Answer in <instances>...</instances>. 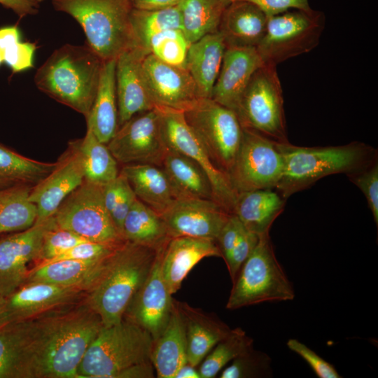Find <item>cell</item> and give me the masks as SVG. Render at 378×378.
Segmentation results:
<instances>
[{"label": "cell", "mask_w": 378, "mask_h": 378, "mask_svg": "<svg viewBox=\"0 0 378 378\" xmlns=\"http://www.w3.org/2000/svg\"><path fill=\"white\" fill-rule=\"evenodd\" d=\"M149 53L140 46L130 48L115 59V87L118 125L155 107L147 87L143 60Z\"/></svg>", "instance_id": "21"}, {"label": "cell", "mask_w": 378, "mask_h": 378, "mask_svg": "<svg viewBox=\"0 0 378 378\" xmlns=\"http://www.w3.org/2000/svg\"><path fill=\"white\" fill-rule=\"evenodd\" d=\"M246 1L255 5L267 18L288 11L290 8L309 10V0H230Z\"/></svg>", "instance_id": "51"}, {"label": "cell", "mask_w": 378, "mask_h": 378, "mask_svg": "<svg viewBox=\"0 0 378 378\" xmlns=\"http://www.w3.org/2000/svg\"><path fill=\"white\" fill-rule=\"evenodd\" d=\"M222 258L216 241L190 237H170L160 253L162 276L173 295L192 267L206 257Z\"/></svg>", "instance_id": "23"}, {"label": "cell", "mask_w": 378, "mask_h": 378, "mask_svg": "<svg viewBox=\"0 0 378 378\" xmlns=\"http://www.w3.org/2000/svg\"><path fill=\"white\" fill-rule=\"evenodd\" d=\"M122 236L127 241L155 248L170 238L161 216L137 198L125 218Z\"/></svg>", "instance_id": "34"}, {"label": "cell", "mask_w": 378, "mask_h": 378, "mask_svg": "<svg viewBox=\"0 0 378 378\" xmlns=\"http://www.w3.org/2000/svg\"><path fill=\"white\" fill-rule=\"evenodd\" d=\"M230 214L214 200L181 197L161 217L170 237H190L216 241Z\"/></svg>", "instance_id": "17"}, {"label": "cell", "mask_w": 378, "mask_h": 378, "mask_svg": "<svg viewBox=\"0 0 378 378\" xmlns=\"http://www.w3.org/2000/svg\"><path fill=\"white\" fill-rule=\"evenodd\" d=\"M0 4L5 8L13 10L20 18L36 14L39 7L38 3L35 0H0Z\"/></svg>", "instance_id": "52"}, {"label": "cell", "mask_w": 378, "mask_h": 378, "mask_svg": "<svg viewBox=\"0 0 378 378\" xmlns=\"http://www.w3.org/2000/svg\"><path fill=\"white\" fill-rule=\"evenodd\" d=\"M226 48L223 34H209L190 44L185 66L202 98H211Z\"/></svg>", "instance_id": "25"}, {"label": "cell", "mask_w": 378, "mask_h": 378, "mask_svg": "<svg viewBox=\"0 0 378 378\" xmlns=\"http://www.w3.org/2000/svg\"><path fill=\"white\" fill-rule=\"evenodd\" d=\"M130 21L134 46L143 48L153 35L169 29L182 30L179 5L152 10L133 8Z\"/></svg>", "instance_id": "37"}, {"label": "cell", "mask_w": 378, "mask_h": 378, "mask_svg": "<svg viewBox=\"0 0 378 378\" xmlns=\"http://www.w3.org/2000/svg\"><path fill=\"white\" fill-rule=\"evenodd\" d=\"M263 64L255 47H226L211 99L236 113L250 80Z\"/></svg>", "instance_id": "22"}, {"label": "cell", "mask_w": 378, "mask_h": 378, "mask_svg": "<svg viewBox=\"0 0 378 378\" xmlns=\"http://www.w3.org/2000/svg\"><path fill=\"white\" fill-rule=\"evenodd\" d=\"M103 62L88 45L65 44L40 66L34 83L41 92L86 118L96 95Z\"/></svg>", "instance_id": "3"}, {"label": "cell", "mask_w": 378, "mask_h": 378, "mask_svg": "<svg viewBox=\"0 0 378 378\" xmlns=\"http://www.w3.org/2000/svg\"><path fill=\"white\" fill-rule=\"evenodd\" d=\"M230 0H182L179 5L182 31L189 43L218 31Z\"/></svg>", "instance_id": "33"}, {"label": "cell", "mask_w": 378, "mask_h": 378, "mask_svg": "<svg viewBox=\"0 0 378 378\" xmlns=\"http://www.w3.org/2000/svg\"><path fill=\"white\" fill-rule=\"evenodd\" d=\"M236 113L243 127L278 143L288 141L283 91L275 66L263 64L254 73Z\"/></svg>", "instance_id": "9"}, {"label": "cell", "mask_w": 378, "mask_h": 378, "mask_svg": "<svg viewBox=\"0 0 378 378\" xmlns=\"http://www.w3.org/2000/svg\"><path fill=\"white\" fill-rule=\"evenodd\" d=\"M106 257L91 260H62L39 263L29 270L25 282L79 287L88 292L101 273Z\"/></svg>", "instance_id": "30"}, {"label": "cell", "mask_w": 378, "mask_h": 378, "mask_svg": "<svg viewBox=\"0 0 378 378\" xmlns=\"http://www.w3.org/2000/svg\"><path fill=\"white\" fill-rule=\"evenodd\" d=\"M36 48L35 43H16L3 50L4 62L13 73L26 71L34 66V57Z\"/></svg>", "instance_id": "49"}, {"label": "cell", "mask_w": 378, "mask_h": 378, "mask_svg": "<svg viewBox=\"0 0 378 378\" xmlns=\"http://www.w3.org/2000/svg\"><path fill=\"white\" fill-rule=\"evenodd\" d=\"M143 70L155 106L185 111L202 98L184 67L168 64L149 52L143 60Z\"/></svg>", "instance_id": "18"}, {"label": "cell", "mask_w": 378, "mask_h": 378, "mask_svg": "<svg viewBox=\"0 0 378 378\" xmlns=\"http://www.w3.org/2000/svg\"><path fill=\"white\" fill-rule=\"evenodd\" d=\"M162 246L159 249L149 275L135 294L123 317L147 331L154 341L167 326L174 304L172 294L167 288L160 270Z\"/></svg>", "instance_id": "19"}, {"label": "cell", "mask_w": 378, "mask_h": 378, "mask_svg": "<svg viewBox=\"0 0 378 378\" xmlns=\"http://www.w3.org/2000/svg\"><path fill=\"white\" fill-rule=\"evenodd\" d=\"M107 146L117 162L124 165L161 166L168 147L162 133L158 107L136 114L119 126Z\"/></svg>", "instance_id": "14"}, {"label": "cell", "mask_w": 378, "mask_h": 378, "mask_svg": "<svg viewBox=\"0 0 378 378\" xmlns=\"http://www.w3.org/2000/svg\"><path fill=\"white\" fill-rule=\"evenodd\" d=\"M102 326L85 298L26 320L20 378H77L78 366Z\"/></svg>", "instance_id": "1"}, {"label": "cell", "mask_w": 378, "mask_h": 378, "mask_svg": "<svg viewBox=\"0 0 378 378\" xmlns=\"http://www.w3.org/2000/svg\"><path fill=\"white\" fill-rule=\"evenodd\" d=\"M120 244L114 245L85 241L76 244L54 258L39 263L62 260H91L102 259L112 253Z\"/></svg>", "instance_id": "46"}, {"label": "cell", "mask_w": 378, "mask_h": 378, "mask_svg": "<svg viewBox=\"0 0 378 378\" xmlns=\"http://www.w3.org/2000/svg\"><path fill=\"white\" fill-rule=\"evenodd\" d=\"M25 321L0 326V378H20Z\"/></svg>", "instance_id": "40"}, {"label": "cell", "mask_w": 378, "mask_h": 378, "mask_svg": "<svg viewBox=\"0 0 378 378\" xmlns=\"http://www.w3.org/2000/svg\"><path fill=\"white\" fill-rule=\"evenodd\" d=\"M267 17L255 5L233 1L225 8L219 26L226 47H255L266 29Z\"/></svg>", "instance_id": "27"}, {"label": "cell", "mask_w": 378, "mask_h": 378, "mask_svg": "<svg viewBox=\"0 0 378 378\" xmlns=\"http://www.w3.org/2000/svg\"><path fill=\"white\" fill-rule=\"evenodd\" d=\"M277 143L253 130L243 127L241 144L227 174L237 193L275 189L284 169L283 157Z\"/></svg>", "instance_id": "12"}, {"label": "cell", "mask_w": 378, "mask_h": 378, "mask_svg": "<svg viewBox=\"0 0 378 378\" xmlns=\"http://www.w3.org/2000/svg\"><path fill=\"white\" fill-rule=\"evenodd\" d=\"M18 184L10 180L0 176V189L6 188L13 185Z\"/></svg>", "instance_id": "56"}, {"label": "cell", "mask_w": 378, "mask_h": 378, "mask_svg": "<svg viewBox=\"0 0 378 378\" xmlns=\"http://www.w3.org/2000/svg\"><path fill=\"white\" fill-rule=\"evenodd\" d=\"M20 41H21V34L18 26L13 25L0 28V49L2 51Z\"/></svg>", "instance_id": "54"}, {"label": "cell", "mask_w": 378, "mask_h": 378, "mask_svg": "<svg viewBox=\"0 0 378 378\" xmlns=\"http://www.w3.org/2000/svg\"><path fill=\"white\" fill-rule=\"evenodd\" d=\"M35 1H37L39 4V3H41V2H42V1H43L45 0H35Z\"/></svg>", "instance_id": "59"}, {"label": "cell", "mask_w": 378, "mask_h": 378, "mask_svg": "<svg viewBox=\"0 0 378 378\" xmlns=\"http://www.w3.org/2000/svg\"><path fill=\"white\" fill-rule=\"evenodd\" d=\"M183 113L213 162L228 174L243 134L237 113L211 98H200Z\"/></svg>", "instance_id": "10"}, {"label": "cell", "mask_w": 378, "mask_h": 378, "mask_svg": "<svg viewBox=\"0 0 378 378\" xmlns=\"http://www.w3.org/2000/svg\"><path fill=\"white\" fill-rule=\"evenodd\" d=\"M88 241L74 232L55 224L44 233L36 263L49 260L66 252L76 244Z\"/></svg>", "instance_id": "44"}, {"label": "cell", "mask_w": 378, "mask_h": 378, "mask_svg": "<svg viewBox=\"0 0 378 378\" xmlns=\"http://www.w3.org/2000/svg\"><path fill=\"white\" fill-rule=\"evenodd\" d=\"M286 200L274 188L238 192L232 214L246 230L262 235L270 232L274 221L284 209Z\"/></svg>", "instance_id": "28"}, {"label": "cell", "mask_w": 378, "mask_h": 378, "mask_svg": "<svg viewBox=\"0 0 378 378\" xmlns=\"http://www.w3.org/2000/svg\"><path fill=\"white\" fill-rule=\"evenodd\" d=\"M232 284L226 304L230 310L265 302L292 300L295 297L293 286L276 259L270 232L260 235Z\"/></svg>", "instance_id": "7"}, {"label": "cell", "mask_w": 378, "mask_h": 378, "mask_svg": "<svg viewBox=\"0 0 378 378\" xmlns=\"http://www.w3.org/2000/svg\"><path fill=\"white\" fill-rule=\"evenodd\" d=\"M84 179L82 160L77 141H74L69 144L52 171L31 188L29 200L36 206V221L52 217L63 200Z\"/></svg>", "instance_id": "20"}, {"label": "cell", "mask_w": 378, "mask_h": 378, "mask_svg": "<svg viewBox=\"0 0 378 378\" xmlns=\"http://www.w3.org/2000/svg\"><path fill=\"white\" fill-rule=\"evenodd\" d=\"M5 298L0 295V311L4 303Z\"/></svg>", "instance_id": "57"}, {"label": "cell", "mask_w": 378, "mask_h": 378, "mask_svg": "<svg viewBox=\"0 0 378 378\" xmlns=\"http://www.w3.org/2000/svg\"><path fill=\"white\" fill-rule=\"evenodd\" d=\"M178 198L214 200L209 180L202 168L185 155L168 148L160 166Z\"/></svg>", "instance_id": "32"}, {"label": "cell", "mask_w": 378, "mask_h": 378, "mask_svg": "<svg viewBox=\"0 0 378 378\" xmlns=\"http://www.w3.org/2000/svg\"><path fill=\"white\" fill-rule=\"evenodd\" d=\"M54 8L82 27L88 46L103 61L134 47L130 27L132 0H52Z\"/></svg>", "instance_id": "6"}, {"label": "cell", "mask_w": 378, "mask_h": 378, "mask_svg": "<svg viewBox=\"0 0 378 378\" xmlns=\"http://www.w3.org/2000/svg\"><path fill=\"white\" fill-rule=\"evenodd\" d=\"M253 340L241 328L232 329L198 365L201 378H214L234 358L253 347Z\"/></svg>", "instance_id": "38"}, {"label": "cell", "mask_w": 378, "mask_h": 378, "mask_svg": "<svg viewBox=\"0 0 378 378\" xmlns=\"http://www.w3.org/2000/svg\"><path fill=\"white\" fill-rule=\"evenodd\" d=\"M150 359L158 378H174L178 368L188 362L184 325L174 299L167 326L153 342Z\"/></svg>", "instance_id": "31"}, {"label": "cell", "mask_w": 378, "mask_h": 378, "mask_svg": "<svg viewBox=\"0 0 378 378\" xmlns=\"http://www.w3.org/2000/svg\"><path fill=\"white\" fill-rule=\"evenodd\" d=\"M189 46L181 29H169L151 36L144 48L168 64L186 68Z\"/></svg>", "instance_id": "41"}, {"label": "cell", "mask_w": 378, "mask_h": 378, "mask_svg": "<svg viewBox=\"0 0 378 378\" xmlns=\"http://www.w3.org/2000/svg\"><path fill=\"white\" fill-rule=\"evenodd\" d=\"M76 141L85 180L104 186L117 178L120 173L117 160L107 144L100 141L89 127L84 137Z\"/></svg>", "instance_id": "36"}, {"label": "cell", "mask_w": 378, "mask_h": 378, "mask_svg": "<svg viewBox=\"0 0 378 378\" xmlns=\"http://www.w3.org/2000/svg\"><path fill=\"white\" fill-rule=\"evenodd\" d=\"M31 188L18 183L0 189V234L24 230L35 223L37 210L29 200Z\"/></svg>", "instance_id": "35"}, {"label": "cell", "mask_w": 378, "mask_h": 378, "mask_svg": "<svg viewBox=\"0 0 378 378\" xmlns=\"http://www.w3.org/2000/svg\"><path fill=\"white\" fill-rule=\"evenodd\" d=\"M349 180L365 195L374 221L378 225V160L374 158L365 166L347 174Z\"/></svg>", "instance_id": "45"}, {"label": "cell", "mask_w": 378, "mask_h": 378, "mask_svg": "<svg viewBox=\"0 0 378 378\" xmlns=\"http://www.w3.org/2000/svg\"><path fill=\"white\" fill-rule=\"evenodd\" d=\"M120 173L127 179L136 198L160 216L178 198L167 174L160 166L126 164Z\"/></svg>", "instance_id": "26"}, {"label": "cell", "mask_w": 378, "mask_h": 378, "mask_svg": "<svg viewBox=\"0 0 378 378\" xmlns=\"http://www.w3.org/2000/svg\"><path fill=\"white\" fill-rule=\"evenodd\" d=\"M182 0H132L134 8L139 10H159L178 5Z\"/></svg>", "instance_id": "53"}, {"label": "cell", "mask_w": 378, "mask_h": 378, "mask_svg": "<svg viewBox=\"0 0 378 378\" xmlns=\"http://www.w3.org/2000/svg\"><path fill=\"white\" fill-rule=\"evenodd\" d=\"M153 342L147 331L125 318L103 326L78 366L77 378H121L130 368L151 361Z\"/></svg>", "instance_id": "5"}, {"label": "cell", "mask_w": 378, "mask_h": 378, "mask_svg": "<svg viewBox=\"0 0 378 378\" xmlns=\"http://www.w3.org/2000/svg\"><path fill=\"white\" fill-rule=\"evenodd\" d=\"M160 113L162 133L168 148L190 158L207 176L214 200L232 214L237 192L228 175L213 162L203 144L187 122L183 111L158 106Z\"/></svg>", "instance_id": "13"}, {"label": "cell", "mask_w": 378, "mask_h": 378, "mask_svg": "<svg viewBox=\"0 0 378 378\" xmlns=\"http://www.w3.org/2000/svg\"><path fill=\"white\" fill-rule=\"evenodd\" d=\"M4 62L3 51L0 49V65Z\"/></svg>", "instance_id": "58"}, {"label": "cell", "mask_w": 378, "mask_h": 378, "mask_svg": "<svg viewBox=\"0 0 378 378\" xmlns=\"http://www.w3.org/2000/svg\"><path fill=\"white\" fill-rule=\"evenodd\" d=\"M325 22V14L312 8L267 18L265 32L256 47L264 64L276 66L312 51L319 43Z\"/></svg>", "instance_id": "8"}, {"label": "cell", "mask_w": 378, "mask_h": 378, "mask_svg": "<svg viewBox=\"0 0 378 378\" xmlns=\"http://www.w3.org/2000/svg\"><path fill=\"white\" fill-rule=\"evenodd\" d=\"M244 228L239 218L234 214H231L216 239V243L225 261L228 258Z\"/></svg>", "instance_id": "50"}, {"label": "cell", "mask_w": 378, "mask_h": 378, "mask_svg": "<svg viewBox=\"0 0 378 378\" xmlns=\"http://www.w3.org/2000/svg\"><path fill=\"white\" fill-rule=\"evenodd\" d=\"M52 217L57 227L88 241L114 245L126 241L106 209L103 186L85 179L63 200Z\"/></svg>", "instance_id": "11"}, {"label": "cell", "mask_w": 378, "mask_h": 378, "mask_svg": "<svg viewBox=\"0 0 378 378\" xmlns=\"http://www.w3.org/2000/svg\"><path fill=\"white\" fill-rule=\"evenodd\" d=\"M55 224L52 216L0 237L1 295L6 298L25 282L29 262L38 260L45 232Z\"/></svg>", "instance_id": "15"}, {"label": "cell", "mask_w": 378, "mask_h": 378, "mask_svg": "<svg viewBox=\"0 0 378 378\" xmlns=\"http://www.w3.org/2000/svg\"><path fill=\"white\" fill-rule=\"evenodd\" d=\"M185 328L188 362L197 367L206 355L232 330L217 316L176 301Z\"/></svg>", "instance_id": "24"}, {"label": "cell", "mask_w": 378, "mask_h": 378, "mask_svg": "<svg viewBox=\"0 0 378 378\" xmlns=\"http://www.w3.org/2000/svg\"><path fill=\"white\" fill-rule=\"evenodd\" d=\"M277 145L284 169L275 189L285 199L325 176L349 174L377 158L376 149L358 141L336 146H298L288 141Z\"/></svg>", "instance_id": "4"}, {"label": "cell", "mask_w": 378, "mask_h": 378, "mask_svg": "<svg viewBox=\"0 0 378 378\" xmlns=\"http://www.w3.org/2000/svg\"><path fill=\"white\" fill-rule=\"evenodd\" d=\"M286 345L292 351L301 356L319 378H340L335 368L319 356L315 351L296 339H290Z\"/></svg>", "instance_id": "47"}, {"label": "cell", "mask_w": 378, "mask_h": 378, "mask_svg": "<svg viewBox=\"0 0 378 378\" xmlns=\"http://www.w3.org/2000/svg\"><path fill=\"white\" fill-rule=\"evenodd\" d=\"M56 164L28 158L0 144V176L16 183L34 186L47 176Z\"/></svg>", "instance_id": "39"}, {"label": "cell", "mask_w": 378, "mask_h": 378, "mask_svg": "<svg viewBox=\"0 0 378 378\" xmlns=\"http://www.w3.org/2000/svg\"><path fill=\"white\" fill-rule=\"evenodd\" d=\"M89 127L97 138L107 144L117 132L118 110L115 87V59L103 62L96 95L88 116Z\"/></svg>", "instance_id": "29"}, {"label": "cell", "mask_w": 378, "mask_h": 378, "mask_svg": "<svg viewBox=\"0 0 378 378\" xmlns=\"http://www.w3.org/2000/svg\"><path fill=\"white\" fill-rule=\"evenodd\" d=\"M258 235L246 228L242 231L228 258L225 261L232 281L244 261L251 255L259 240Z\"/></svg>", "instance_id": "48"}, {"label": "cell", "mask_w": 378, "mask_h": 378, "mask_svg": "<svg viewBox=\"0 0 378 378\" xmlns=\"http://www.w3.org/2000/svg\"><path fill=\"white\" fill-rule=\"evenodd\" d=\"M160 248L126 240L106 257L101 273L85 298L104 326L123 319L129 304L149 275Z\"/></svg>", "instance_id": "2"}, {"label": "cell", "mask_w": 378, "mask_h": 378, "mask_svg": "<svg viewBox=\"0 0 378 378\" xmlns=\"http://www.w3.org/2000/svg\"><path fill=\"white\" fill-rule=\"evenodd\" d=\"M103 195L106 209L122 236L125 218L136 197L125 177L120 173L115 179L103 187Z\"/></svg>", "instance_id": "42"}, {"label": "cell", "mask_w": 378, "mask_h": 378, "mask_svg": "<svg viewBox=\"0 0 378 378\" xmlns=\"http://www.w3.org/2000/svg\"><path fill=\"white\" fill-rule=\"evenodd\" d=\"M218 374L220 378H257L272 375L271 358L253 346L228 363Z\"/></svg>", "instance_id": "43"}, {"label": "cell", "mask_w": 378, "mask_h": 378, "mask_svg": "<svg viewBox=\"0 0 378 378\" xmlns=\"http://www.w3.org/2000/svg\"><path fill=\"white\" fill-rule=\"evenodd\" d=\"M174 378H201V376L197 367L186 362L178 368Z\"/></svg>", "instance_id": "55"}, {"label": "cell", "mask_w": 378, "mask_h": 378, "mask_svg": "<svg viewBox=\"0 0 378 378\" xmlns=\"http://www.w3.org/2000/svg\"><path fill=\"white\" fill-rule=\"evenodd\" d=\"M86 294L79 287L25 282L5 298L0 311V326L29 320L57 307L79 302Z\"/></svg>", "instance_id": "16"}]
</instances>
